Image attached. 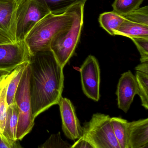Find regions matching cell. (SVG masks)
<instances>
[{
    "label": "cell",
    "instance_id": "6da1fadb",
    "mask_svg": "<svg viewBox=\"0 0 148 148\" xmlns=\"http://www.w3.org/2000/svg\"><path fill=\"white\" fill-rule=\"evenodd\" d=\"M30 103L33 117L58 104L64 88L63 69L50 50L30 56Z\"/></svg>",
    "mask_w": 148,
    "mask_h": 148
},
{
    "label": "cell",
    "instance_id": "7a4b0ae2",
    "mask_svg": "<svg viewBox=\"0 0 148 148\" xmlns=\"http://www.w3.org/2000/svg\"><path fill=\"white\" fill-rule=\"evenodd\" d=\"M76 5L63 14L50 13L36 24L24 40L30 55L50 50V42L54 36L71 27Z\"/></svg>",
    "mask_w": 148,
    "mask_h": 148
},
{
    "label": "cell",
    "instance_id": "3957f363",
    "mask_svg": "<svg viewBox=\"0 0 148 148\" xmlns=\"http://www.w3.org/2000/svg\"><path fill=\"white\" fill-rule=\"evenodd\" d=\"M84 5L83 3L76 4L71 27L56 35L50 42V49L63 68L74 54L80 41L83 25Z\"/></svg>",
    "mask_w": 148,
    "mask_h": 148
},
{
    "label": "cell",
    "instance_id": "277c9868",
    "mask_svg": "<svg viewBox=\"0 0 148 148\" xmlns=\"http://www.w3.org/2000/svg\"><path fill=\"white\" fill-rule=\"evenodd\" d=\"M50 13L36 0H21L18 3L14 16L15 42L24 41L36 24Z\"/></svg>",
    "mask_w": 148,
    "mask_h": 148
},
{
    "label": "cell",
    "instance_id": "5b68a950",
    "mask_svg": "<svg viewBox=\"0 0 148 148\" xmlns=\"http://www.w3.org/2000/svg\"><path fill=\"white\" fill-rule=\"evenodd\" d=\"M110 119L105 114H94L90 121L84 123L82 137L98 148H121L114 134Z\"/></svg>",
    "mask_w": 148,
    "mask_h": 148
},
{
    "label": "cell",
    "instance_id": "8992f818",
    "mask_svg": "<svg viewBox=\"0 0 148 148\" xmlns=\"http://www.w3.org/2000/svg\"><path fill=\"white\" fill-rule=\"evenodd\" d=\"M30 69L29 64L25 68L14 97L18 110L17 140H22L32 130L35 119L33 117L30 103L29 81Z\"/></svg>",
    "mask_w": 148,
    "mask_h": 148
},
{
    "label": "cell",
    "instance_id": "52a82bcc",
    "mask_svg": "<svg viewBox=\"0 0 148 148\" xmlns=\"http://www.w3.org/2000/svg\"><path fill=\"white\" fill-rule=\"evenodd\" d=\"M82 88L89 99L98 101L100 99L101 69L99 62L93 55L86 58L80 69Z\"/></svg>",
    "mask_w": 148,
    "mask_h": 148
},
{
    "label": "cell",
    "instance_id": "ba28073f",
    "mask_svg": "<svg viewBox=\"0 0 148 148\" xmlns=\"http://www.w3.org/2000/svg\"><path fill=\"white\" fill-rule=\"evenodd\" d=\"M30 56L24 41L0 44V70L10 72L29 62Z\"/></svg>",
    "mask_w": 148,
    "mask_h": 148
},
{
    "label": "cell",
    "instance_id": "9c48e42d",
    "mask_svg": "<svg viewBox=\"0 0 148 148\" xmlns=\"http://www.w3.org/2000/svg\"><path fill=\"white\" fill-rule=\"evenodd\" d=\"M58 105L62 124V130L66 137L75 141L82 136L83 127L81 126L72 102L62 97Z\"/></svg>",
    "mask_w": 148,
    "mask_h": 148
},
{
    "label": "cell",
    "instance_id": "30bf717a",
    "mask_svg": "<svg viewBox=\"0 0 148 148\" xmlns=\"http://www.w3.org/2000/svg\"><path fill=\"white\" fill-rule=\"evenodd\" d=\"M138 94L135 76L129 70L123 74L119 79L116 91L119 109L127 113L135 96Z\"/></svg>",
    "mask_w": 148,
    "mask_h": 148
},
{
    "label": "cell",
    "instance_id": "8fae6325",
    "mask_svg": "<svg viewBox=\"0 0 148 148\" xmlns=\"http://www.w3.org/2000/svg\"><path fill=\"white\" fill-rule=\"evenodd\" d=\"M129 148H138L148 144V118L128 123Z\"/></svg>",
    "mask_w": 148,
    "mask_h": 148
},
{
    "label": "cell",
    "instance_id": "7c38bea8",
    "mask_svg": "<svg viewBox=\"0 0 148 148\" xmlns=\"http://www.w3.org/2000/svg\"><path fill=\"white\" fill-rule=\"evenodd\" d=\"M17 6L14 0H0V31L9 35L14 41V16Z\"/></svg>",
    "mask_w": 148,
    "mask_h": 148
},
{
    "label": "cell",
    "instance_id": "4fadbf2b",
    "mask_svg": "<svg viewBox=\"0 0 148 148\" xmlns=\"http://www.w3.org/2000/svg\"><path fill=\"white\" fill-rule=\"evenodd\" d=\"M135 77L138 89V95L142 105L148 109V62H142L135 68Z\"/></svg>",
    "mask_w": 148,
    "mask_h": 148
},
{
    "label": "cell",
    "instance_id": "5bb4252c",
    "mask_svg": "<svg viewBox=\"0 0 148 148\" xmlns=\"http://www.w3.org/2000/svg\"><path fill=\"white\" fill-rule=\"evenodd\" d=\"M17 67L8 74L0 77V135H2L5 127L8 106L7 90L9 83L16 72Z\"/></svg>",
    "mask_w": 148,
    "mask_h": 148
},
{
    "label": "cell",
    "instance_id": "9a60e30c",
    "mask_svg": "<svg viewBox=\"0 0 148 148\" xmlns=\"http://www.w3.org/2000/svg\"><path fill=\"white\" fill-rule=\"evenodd\" d=\"M114 34L115 36H122L130 39L134 37H148V26L126 19Z\"/></svg>",
    "mask_w": 148,
    "mask_h": 148
},
{
    "label": "cell",
    "instance_id": "2e32d148",
    "mask_svg": "<svg viewBox=\"0 0 148 148\" xmlns=\"http://www.w3.org/2000/svg\"><path fill=\"white\" fill-rule=\"evenodd\" d=\"M18 110L15 102L8 107L5 127L2 135L10 140H17Z\"/></svg>",
    "mask_w": 148,
    "mask_h": 148
},
{
    "label": "cell",
    "instance_id": "e0dca14e",
    "mask_svg": "<svg viewBox=\"0 0 148 148\" xmlns=\"http://www.w3.org/2000/svg\"><path fill=\"white\" fill-rule=\"evenodd\" d=\"M126 18L113 11L106 12L100 14L99 22L101 27L109 34L115 35L117 30Z\"/></svg>",
    "mask_w": 148,
    "mask_h": 148
},
{
    "label": "cell",
    "instance_id": "ac0fdd59",
    "mask_svg": "<svg viewBox=\"0 0 148 148\" xmlns=\"http://www.w3.org/2000/svg\"><path fill=\"white\" fill-rule=\"evenodd\" d=\"M41 3L50 12L54 14H61L67 11L73 6L85 4L87 0H36Z\"/></svg>",
    "mask_w": 148,
    "mask_h": 148
},
{
    "label": "cell",
    "instance_id": "d6986e66",
    "mask_svg": "<svg viewBox=\"0 0 148 148\" xmlns=\"http://www.w3.org/2000/svg\"><path fill=\"white\" fill-rule=\"evenodd\" d=\"M111 125L116 138L121 148H129L128 123L129 122L121 117L110 119Z\"/></svg>",
    "mask_w": 148,
    "mask_h": 148
},
{
    "label": "cell",
    "instance_id": "ffe728a7",
    "mask_svg": "<svg viewBox=\"0 0 148 148\" xmlns=\"http://www.w3.org/2000/svg\"><path fill=\"white\" fill-rule=\"evenodd\" d=\"M28 63L29 62H27L17 66L15 73L9 83L7 90V102L8 106L14 102V97L17 90L23 71Z\"/></svg>",
    "mask_w": 148,
    "mask_h": 148
},
{
    "label": "cell",
    "instance_id": "44dd1931",
    "mask_svg": "<svg viewBox=\"0 0 148 148\" xmlns=\"http://www.w3.org/2000/svg\"><path fill=\"white\" fill-rule=\"evenodd\" d=\"M144 0H115L112 4L114 12L125 16L140 8Z\"/></svg>",
    "mask_w": 148,
    "mask_h": 148
},
{
    "label": "cell",
    "instance_id": "7402d4cb",
    "mask_svg": "<svg viewBox=\"0 0 148 148\" xmlns=\"http://www.w3.org/2000/svg\"><path fill=\"white\" fill-rule=\"evenodd\" d=\"M71 145L64 140L60 132L53 134L39 148H70Z\"/></svg>",
    "mask_w": 148,
    "mask_h": 148
},
{
    "label": "cell",
    "instance_id": "603a6c76",
    "mask_svg": "<svg viewBox=\"0 0 148 148\" xmlns=\"http://www.w3.org/2000/svg\"><path fill=\"white\" fill-rule=\"evenodd\" d=\"M124 17L131 21L148 26V6L139 8Z\"/></svg>",
    "mask_w": 148,
    "mask_h": 148
},
{
    "label": "cell",
    "instance_id": "cb8c5ba5",
    "mask_svg": "<svg viewBox=\"0 0 148 148\" xmlns=\"http://www.w3.org/2000/svg\"><path fill=\"white\" fill-rule=\"evenodd\" d=\"M140 55L141 63L148 62V37L131 38Z\"/></svg>",
    "mask_w": 148,
    "mask_h": 148
},
{
    "label": "cell",
    "instance_id": "d4e9b609",
    "mask_svg": "<svg viewBox=\"0 0 148 148\" xmlns=\"http://www.w3.org/2000/svg\"><path fill=\"white\" fill-rule=\"evenodd\" d=\"M0 148H23L19 140H12L7 139L0 135Z\"/></svg>",
    "mask_w": 148,
    "mask_h": 148
},
{
    "label": "cell",
    "instance_id": "484cf974",
    "mask_svg": "<svg viewBox=\"0 0 148 148\" xmlns=\"http://www.w3.org/2000/svg\"><path fill=\"white\" fill-rule=\"evenodd\" d=\"M70 148H94L87 140L81 137L71 146Z\"/></svg>",
    "mask_w": 148,
    "mask_h": 148
},
{
    "label": "cell",
    "instance_id": "4316f807",
    "mask_svg": "<svg viewBox=\"0 0 148 148\" xmlns=\"http://www.w3.org/2000/svg\"><path fill=\"white\" fill-rule=\"evenodd\" d=\"M15 42L14 39L9 35L0 31V44Z\"/></svg>",
    "mask_w": 148,
    "mask_h": 148
},
{
    "label": "cell",
    "instance_id": "83f0119b",
    "mask_svg": "<svg viewBox=\"0 0 148 148\" xmlns=\"http://www.w3.org/2000/svg\"><path fill=\"white\" fill-rule=\"evenodd\" d=\"M11 72V71H10ZM9 71H6V70H0V77L2 76L3 75L9 73Z\"/></svg>",
    "mask_w": 148,
    "mask_h": 148
},
{
    "label": "cell",
    "instance_id": "f1b7e54d",
    "mask_svg": "<svg viewBox=\"0 0 148 148\" xmlns=\"http://www.w3.org/2000/svg\"><path fill=\"white\" fill-rule=\"evenodd\" d=\"M138 148H148V144L147 145H145V146H143V147H140Z\"/></svg>",
    "mask_w": 148,
    "mask_h": 148
},
{
    "label": "cell",
    "instance_id": "f546056e",
    "mask_svg": "<svg viewBox=\"0 0 148 148\" xmlns=\"http://www.w3.org/2000/svg\"><path fill=\"white\" fill-rule=\"evenodd\" d=\"M14 1H15L17 3H19V2L21 1V0H14Z\"/></svg>",
    "mask_w": 148,
    "mask_h": 148
}]
</instances>
